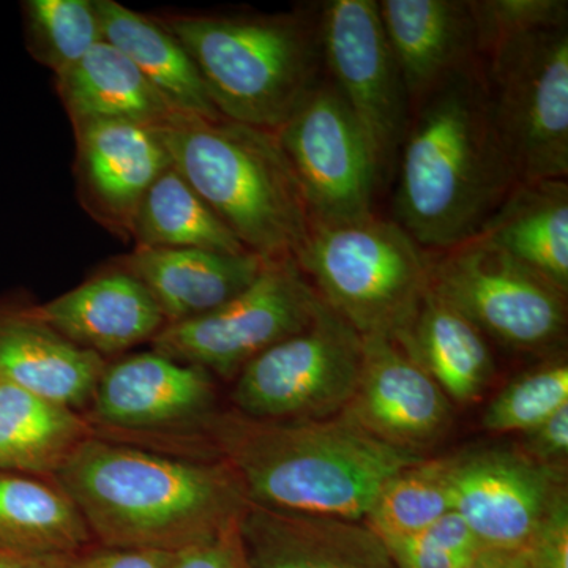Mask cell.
I'll return each instance as SVG.
<instances>
[{
  "mask_svg": "<svg viewBox=\"0 0 568 568\" xmlns=\"http://www.w3.org/2000/svg\"><path fill=\"white\" fill-rule=\"evenodd\" d=\"M493 122L518 182L568 174V22L518 33L484 52Z\"/></svg>",
  "mask_w": 568,
  "mask_h": 568,
  "instance_id": "cell-7",
  "label": "cell"
},
{
  "mask_svg": "<svg viewBox=\"0 0 568 568\" xmlns=\"http://www.w3.org/2000/svg\"><path fill=\"white\" fill-rule=\"evenodd\" d=\"M89 538L80 510L61 488L0 470V547L74 556Z\"/></svg>",
  "mask_w": 568,
  "mask_h": 568,
  "instance_id": "cell-27",
  "label": "cell"
},
{
  "mask_svg": "<svg viewBox=\"0 0 568 568\" xmlns=\"http://www.w3.org/2000/svg\"><path fill=\"white\" fill-rule=\"evenodd\" d=\"M362 362L364 338L321 301L304 331L268 347L239 372L235 406L252 420L332 418L353 399Z\"/></svg>",
  "mask_w": 568,
  "mask_h": 568,
  "instance_id": "cell-8",
  "label": "cell"
},
{
  "mask_svg": "<svg viewBox=\"0 0 568 568\" xmlns=\"http://www.w3.org/2000/svg\"><path fill=\"white\" fill-rule=\"evenodd\" d=\"M463 568H564L562 549L549 519L532 544L519 548H481Z\"/></svg>",
  "mask_w": 568,
  "mask_h": 568,
  "instance_id": "cell-34",
  "label": "cell"
},
{
  "mask_svg": "<svg viewBox=\"0 0 568 568\" xmlns=\"http://www.w3.org/2000/svg\"><path fill=\"white\" fill-rule=\"evenodd\" d=\"M92 399L103 424L156 428L204 413L211 405L212 381L200 366L152 351L106 366Z\"/></svg>",
  "mask_w": 568,
  "mask_h": 568,
  "instance_id": "cell-18",
  "label": "cell"
},
{
  "mask_svg": "<svg viewBox=\"0 0 568 568\" xmlns=\"http://www.w3.org/2000/svg\"><path fill=\"white\" fill-rule=\"evenodd\" d=\"M93 3L103 40L125 54L174 111L204 119L222 118L189 52L162 22L114 0Z\"/></svg>",
  "mask_w": 568,
  "mask_h": 568,
  "instance_id": "cell-25",
  "label": "cell"
},
{
  "mask_svg": "<svg viewBox=\"0 0 568 568\" xmlns=\"http://www.w3.org/2000/svg\"><path fill=\"white\" fill-rule=\"evenodd\" d=\"M294 261L362 338L398 342L429 291L425 250L399 224L375 215L312 224Z\"/></svg>",
  "mask_w": 568,
  "mask_h": 568,
  "instance_id": "cell-6",
  "label": "cell"
},
{
  "mask_svg": "<svg viewBox=\"0 0 568 568\" xmlns=\"http://www.w3.org/2000/svg\"><path fill=\"white\" fill-rule=\"evenodd\" d=\"M88 437V425L73 409L0 379L2 473L55 474Z\"/></svg>",
  "mask_w": 568,
  "mask_h": 568,
  "instance_id": "cell-26",
  "label": "cell"
},
{
  "mask_svg": "<svg viewBox=\"0 0 568 568\" xmlns=\"http://www.w3.org/2000/svg\"><path fill=\"white\" fill-rule=\"evenodd\" d=\"M31 310L74 345L102 357L155 338L166 325L148 287L123 268L93 276Z\"/></svg>",
  "mask_w": 568,
  "mask_h": 568,
  "instance_id": "cell-19",
  "label": "cell"
},
{
  "mask_svg": "<svg viewBox=\"0 0 568 568\" xmlns=\"http://www.w3.org/2000/svg\"><path fill=\"white\" fill-rule=\"evenodd\" d=\"M230 469L250 504L364 521L384 485L425 459L392 446L345 416L324 420L230 418L220 426Z\"/></svg>",
  "mask_w": 568,
  "mask_h": 568,
  "instance_id": "cell-3",
  "label": "cell"
},
{
  "mask_svg": "<svg viewBox=\"0 0 568 568\" xmlns=\"http://www.w3.org/2000/svg\"><path fill=\"white\" fill-rule=\"evenodd\" d=\"M343 416L392 446L416 452L446 432L450 402L396 343L364 338L361 377Z\"/></svg>",
  "mask_w": 568,
  "mask_h": 568,
  "instance_id": "cell-14",
  "label": "cell"
},
{
  "mask_svg": "<svg viewBox=\"0 0 568 568\" xmlns=\"http://www.w3.org/2000/svg\"><path fill=\"white\" fill-rule=\"evenodd\" d=\"M156 130L174 170L248 252L295 257L312 219L274 132L181 112Z\"/></svg>",
  "mask_w": 568,
  "mask_h": 568,
  "instance_id": "cell-4",
  "label": "cell"
},
{
  "mask_svg": "<svg viewBox=\"0 0 568 568\" xmlns=\"http://www.w3.org/2000/svg\"><path fill=\"white\" fill-rule=\"evenodd\" d=\"M396 345L458 403L477 399L495 373L485 335L432 290Z\"/></svg>",
  "mask_w": 568,
  "mask_h": 568,
  "instance_id": "cell-24",
  "label": "cell"
},
{
  "mask_svg": "<svg viewBox=\"0 0 568 568\" xmlns=\"http://www.w3.org/2000/svg\"><path fill=\"white\" fill-rule=\"evenodd\" d=\"M55 88L74 126L91 122H132L162 126L178 111L108 41L55 77Z\"/></svg>",
  "mask_w": 568,
  "mask_h": 568,
  "instance_id": "cell-23",
  "label": "cell"
},
{
  "mask_svg": "<svg viewBox=\"0 0 568 568\" xmlns=\"http://www.w3.org/2000/svg\"><path fill=\"white\" fill-rule=\"evenodd\" d=\"M237 532L248 568H399L364 521L283 514L246 503Z\"/></svg>",
  "mask_w": 568,
  "mask_h": 568,
  "instance_id": "cell-15",
  "label": "cell"
},
{
  "mask_svg": "<svg viewBox=\"0 0 568 568\" xmlns=\"http://www.w3.org/2000/svg\"><path fill=\"white\" fill-rule=\"evenodd\" d=\"M568 405V366L552 364L508 384L485 409L481 425L493 433H529Z\"/></svg>",
  "mask_w": 568,
  "mask_h": 568,
  "instance_id": "cell-31",
  "label": "cell"
},
{
  "mask_svg": "<svg viewBox=\"0 0 568 568\" xmlns=\"http://www.w3.org/2000/svg\"><path fill=\"white\" fill-rule=\"evenodd\" d=\"M24 10L32 54L55 77L103 40L93 0H31Z\"/></svg>",
  "mask_w": 568,
  "mask_h": 568,
  "instance_id": "cell-30",
  "label": "cell"
},
{
  "mask_svg": "<svg viewBox=\"0 0 568 568\" xmlns=\"http://www.w3.org/2000/svg\"><path fill=\"white\" fill-rule=\"evenodd\" d=\"M429 290L507 346L541 349L566 331L567 293L477 237L429 261Z\"/></svg>",
  "mask_w": 568,
  "mask_h": 568,
  "instance_id": "cell-9",
  "label": "cell"
},
{
  "mask_svg": "<svg viewBox=\"0 0 568 568\" xmlns=\"http://www.w3.org/2000/svg\"><path fill=\"white\" fill-rule=\"evenodd\" d=\"M268 260L254 253L136 246L123 257L129 272L155 298L168 324L207 315L244 293Z\"/></svg>",
  "mask_w": 568,
  "mask_h": 568,
  "instance_id": "cell-20",
  "label": "cell"
},
{
  "mask_svg": "<svg viewBox=\"0 0 568 568\" xmlns=\"http://www.w3.org/2000/svg\"><path fill=\"white\" fill-rule=\"evenodd\" d=\"M173 568H248L239 538L237 521L174 552Z\"/></svg>",
  "mask_w": 568,
  "mask_h": 568,
  "instance_id": "cell-35",
  "label": "cell"
},
{
  "mask_svg": "<svg viewBox=\"0 0 568 568\" xmlns=\"http://www.w3.org/2000/svg\"><path fill=\"white\" fill-rule=\"evenodd\" d=\"M469 9L481 54L508 37L568 22L566 0H476Z\"/></svg>",
  "mask_w": 568,
  "mask_h": 568,
  "instance_id": "cell-33",
  "label": "cell"
},
{
  "mask_svg": "<svg viewBox=\"0 0 568 568\" xmlns=\"http://www.w3.org/2000/svg\"><path fill=\"white\" fill-rule=\"evenodd\" d=\"M452 510L447 459H422L384 485L365 523L379 537L409 536Z\"/></svg>",
  "mask_w": 568,
  "mask_h": 568,
  "instance_id": "cell-29",
  "label": "cell"
},
{
  "mask_svg": "<svg viewBox=\"0 0 568 568\" xmlns=\"http://www.w3.org/2000/svg\"><path fill=\"white\" fill-rule=\"evenodd\" d=\"M104 368L102 355L74 345L31 308H0V379L74 410L91 402Z\"/></svg>",
  "mask_w": 568,
  "mask_h": 568,
  "instance_id": "cell-21",
  "label": "cell"
},
{
  "mask_svg": "<svg viewBox=\"0 0 568 568\" xmlns=\"http://www.w3.org/2000/svg\"><path fill=\"white\" fill-rule=\"evenodd\" d=\"M381 538L399 568H463L484 548L454 510L420 532Z\"/></svg>",
  "mask_w": 568,
  "mask_h": 568,
  "instance_id": "cell-32",
  "label": "cell"
},
{
  "mask_svg": "<svg viewBox=\"0 0 568 568\" xmlns=\"http://www.w3.org/2000/svg\"><path fill=\"white\" fill-rule=\"evenodd\" d=\"M275 134L312 224L354 223L373 215L379 166L334 82L317 80Z\"/></svg>",
  "mask_w": 568,
  "mask_h": 568,
  "instance_id": "cell-11",
  "label": "cell"
},
{
  "mask_svg": "<svg viewBox=\"0 0 568 568\" xmlns=\"http://www.w3.org/2000/svg\"><path fill=\"white\" fill-rule=\"evenodd\" d=\"M321 298L294 257L267 261L248 287L207 315L164 325L153 351L222 376L312 323Z\"/></svg>",
  "mask_w": 568,
  "mask_h": 568,
  "instance_id": "cell-10",
  "label": "cell"
},
{
  "mask_svg": "<svg viewBox=\"0 0 568 568\" xmlns=\"http://www.w3.org/2000/svg\"><path fill=\"white\" fill-rule=\"evenodd\" d=\"M174 552L160 549L108 548L71 556L67 568H173Z\"/></svg>",
  "mask_w": 568,
  "mask_h": 568,
  "instance_id": "cell-37",
  "label": "cell"
},
{
  "mask_svg": "<svg viewBox=\"0 0 568 568\" xmlns=\"http://www.w3.org/2000/svg\"><path fill=\"white\" fill-rule=\"evenodd\" d=\"M71 556L32 555L0 547V568H67Z\"/></svg>",
  "mask_w": 568,
  "mask_h": 568,
  "instance_id": "cell-38",
  "label": "cell"
},
{
  "mask_svg": "<svg viewBox=\"0 0 568 568\" xmlns=\"http://www.w3.org/2000/svg\"><path fill=\"white\" fill-rule=\"evenodd\" d=\"M454 511L484 548L532 544L564 503L560 469L525 452L485 448L447 458Z\"/></svg>",
  "mask_w": 568,
  "mask_h": 568,
  "instance_id": "cell-13",
  "label": "cell"
},
{
  "mask_svg": "<svg viewBox=\"0 0 568 568\" xmlns=\"http://www.w3.org/2000/svg\"><path fill=\"white\" fill-rule=\"evenodd\" d=\"M334 85L364 130L381 173L395 162L409 126V95L375 0H332L320 20Z\"/></svg>",
  "mask_w": 568,
  "mask_h": 568,
  "instance_id": "cell-12",
  "label": "cell"
},
{
  "mask_svg": "<svg viewBox=\"0 0 568 568\" xmlns=\"http://www.w3.org/2000/svg\"><path fill=\"white\" fill-rule=\"evenodd\" d=\"M200 71L227 121L278 132L317 82L320 24L295 17L159 20Z\"/></svg>",
  "mask_w": 568,
  "mask_h": 568,
  "instance_id": "cell-5",
  "label": "cell"
},
{
  "mask_svg": "<svg viewBox=\"0 0 568 568\" xmlns=\"http://www.w3.org/2000/svg\"><path fill=\"white\" fill-rule=\"evenodd\" d=\"M525 454L540 465L560 469L568 455V405L549 416L544 424L526 433Z\"/></svg>",
  "mask_w": 568,
  "mask_h": 568,
  "instance_id": "cell-36",
  "label": "cell"
},
{
  "mask_svg": "<svg viewBox=\"0 0 568 568\" xmlns=\"http://www.w3.org/2000/svg\"><path fill=\"white\" fill-rule=\"evenodd\" d=\"M130 235L145 248L248 252L174 166L164 171L142 197Z\"/></svg>",
  "mask_w": 568,
  "mask_h": 568,
  "instance_id": "cell-28",
  "label": "cell"
},
{
  "mask_svg": "<svg viewBox=\"0 0 568 568\" xmlns=\"http://www.w3.org/2000/svg\"><path fill=\"white\" fill-rule=\"evenodd\" d=\"M82 201L97 219L130 234L134 213L156 179L173 166L155 126L91 122L74 126Z\"/></svg>",
  "mask_w": 568,
  "mask_h": 568,
  "instance_id": "cell-16",
  "label": "cell"
},
{
  "mask_svg": "<svg viewBox=\"0 0 568 568\" xmlns=\"http://www.w3.org/2000/svg\"><path fill=\"white\" fill-rule=\"evenodd\" d=\"M377 11L409 100L420 102L473 65L477 39L469 2L383 0Z\"/></svg>",
  "mask_w": 568,
  "mask_h": 568,
  "instance_id": "cell-17",
  "label": "cell"
},
{
  "mask_svg": "<svg viewBox=\"0 0 568 568\" xmlns=\"http://www.w3.org/2000/svg\"><path fill=\"white\" fill-rule=\"evenodd\" d=\"M476 237L510 254L567 293L566 179L518 182Z\"/></svg>",
  "mask_w": 568,
  "mask_h": 568,
  "instance_id": "cell-22",
  "label": "cell"
},
{
  "mask_svg": "<svg viewBox=\"0 0 568 568\" xmlns=\"http://www.w3.org/2000/svg\"><path fill=\"white\" fill-rule=\"evenodd\" d=\"M402 148L395 223L424 250L476 237L518 183L473 65L420 100Z\"/></svg>",
  "mask_w": 568,
  "mask_h": 568,
  "instance_id": "cell-1",
  "label": "cell"
},
{
  "mask_svg": "<svg viewBox=\"0 0 568 568\" xmlns=\"http://www.w3.org/2000/svg\"><path fill=\"white\" fill-rule=\"evenodd\" d=\"M54 476L108 548L178 552L233 526L248 503L230 467L91 436Z\"/></svg>",
  "mask_w": 568,
  "mask_h": 568,
  "instance_id": "cell-2",
  "label": "cell"
}]
</instances>
